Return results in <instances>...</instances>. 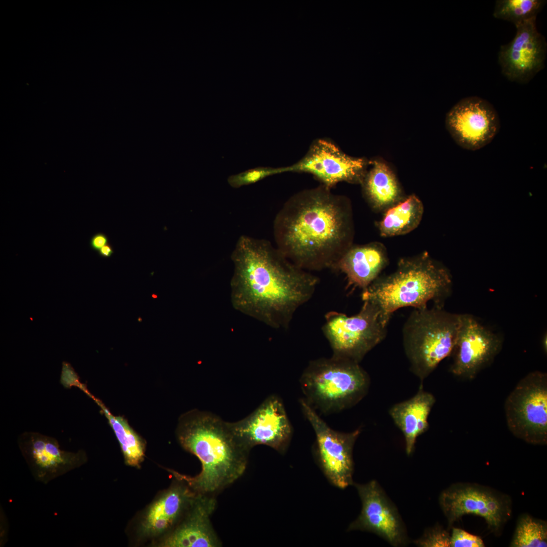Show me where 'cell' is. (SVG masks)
<instances>
[{
    "label": "cell",
    "mask_w": 547,
    "mask_h": 547,
    "mask_svg": "<svg viewBox=\"0 0 547 547\" xmlns=\"http://www.w3.org/2000/svg\"><path fill=\"white\" fill-rule=\"evenodd\" d=\"M233 308L274 328H287L312 296L319 279L264 239L242 235L231 255Z\"/></svg>",
    "instance_id": "6da1fadb"
},
{
    "label": "cell",
    "mask_w": 547,
    "mask_h": 547,
    "mask_svg": "<svg viewBox=\"0 0 547 547\" xmlns=\"http://www.w3.org/2000/svg\"><path fill=\"white\" fill-rule=\"evenodd\" d=\"M322 185L290 198L277 214V248L305 270L335 268L351 247L350 210L345 199Z\"/></svg>",
    "instance_id": "7a4b0ae2"
},
{
    "label": "cell",
    "mask_w": 547,
    "mask_h": 547,
    "mask_svg": "<svg viewBox=\"0 0 547 547\" xmlns=\"http://www.w3.org/2000/svg\"><path fill=\"white\" fill-rule=\"evenodd\" d=\"M176 435L181 447L199 459L202 470L194 477L171 472L196 493L216 496L244 473L249 451L238 441L229 422L219 416L188 411L179 417Z\"/></svg>",
    "instance_id": "3957f363"
},
{
    "label": "cell",
    "mask_w": 547,
    "mask_h": 547,
    "mask_svg": "<svg viewBox=\"0 0 547 547\" xmlns=\"http://www.w3.org/2000/svg\"><path fill=\"white\" fill-rule=\"evenodd\" d=\"M452 284L448 269L425 253L401 260L394 272L377 279L363 290L362 299L375 304L387 325L393 313L400 308H425L431 301L443 306Z\"/></svg>",
    "instance_id": "277c9868"
},
{
    "label": "cell",
    "mask_w": 547,
    "mask_h": 547,
    "mask_svg": "<svg viewBox=\"0 0 547 547\" xmlns=\"http://www.w3.org/2000/svg\"><path fill=\"white\" fill-rule=\"evenodd\" d=\"M460 324V314L443 306L414 308L402 330L404 351L412 373L421 381L451 355Z\"/></svg>",
    "instance_id": "5b68a950"
},
{
    "label": "cell",
    "mask_w": 547,
    "mask_h": 547,
    "mask_svg": "<svg viewBox=\"0 0 547 547\" xmlns=\"http://www.w3.org/2000/svg\"><path fill=\"white\" fill-rule=\"evenodd\" d=\"M300 383L307 404L315 410L328 414L362 400L368 391L370 379L359 363L332 356L311 361Z\"/></svg>",
    "instance_id": "8992f818"
},
{
    "label": "cell",
    "mask_w": 547,
    "mask_h": 547,
    "mask_svg": "<svg viewBox=\"0 0 547 547\" xmlns=\"http://www.w3.org/2000/svg\"><path fill=\"white\" fill-rule=\"evenodd\" d=\"M360 311L348 316L337 311L325 315L323 333L333 357L359 363L385 337L387 325L377 306L365 300Z\"/></svg>",
    "instance_id": "52a82bcc"
},
{
    "label": "cell",
    "mask_w": 547,
    "mask_h": 547,
    "mask_svg": "<svg viewBox=\"0 0 547 547\" xmlns=\"http://www.w3.org/2000/svg\"><path fill=\"white\" fill-rule=\"evenodd\" d=\"M504 412L509 429L533 445L547 443V374L535 371L520 380L507 397Z\"/></svg>",
    "instance_id": "ba28073f"
},
{
    "label": "cell",
    "mask_w": 547,
    "mask_h": 547,
    "mask_svg": "<svg viewBox=\"0 0 547 547\" xmlns=\"http://www.w3.org/2000/svg\"><path fill=\"white\" fill-rule=\"evenodd\" d=\"M440 505L449 528L465 515L483 518L488 529L499 534L512 514V501L506 494L476 483H458L443 491Z\"/></svg>",
    "instance_id": "9c48e42d"
},
{
    "label": "cell",
    "mask_w": 547,
    "mask_h": 547,
    "mask_svg": "<svg viewBox=\"0 0 547 547\" xmlns=\"http://www.w3.org/2000/svg\"><path fill=\"white\" fill-rule=\"evenodd\" d=\"M302 411L316 435L315 455L320 468L329 481L344 489L354 484L353 451L360 431L341 433L330 428L303 399Z\"/></svg>",
    "instance_id": "30bf717a"
},
{
    "label": "cell",
    "mask_w": 547,
    "mask_h": 547,
    "mask_svg": "<svg viewBox=\"0 0 547 547\" xmlns=\"http://www.w3.org/2000/svg\"><path fill=\"white\" fill-rule=\"evenodd\" d=\"M230 427L240 443L250 451L264 445L284 453L293 430L282 400L276 395L267 398L252 413Z\"/></svg>",
    "instance_id": "8fae6325"
},
{
    "label": "cell",
    "mask_w": 547,
    "mask_h": 547,
    "mask_svg": "<svg viewBox=\"0 0 547 547\" xmlns=\"http://www.w3.org/2000/svg\"><path fill=\"white\" fill-rule=\"evenodd\" d=\"M502 339L474 316L460 314V324L451 353V372L457 377L473 379L499 353Z\"/></svg>",
    "instance_id": "7c38bea8"
},
{
    "label": "cell",
    "mask_w": 547,
    "mask_h": 547,
    "mask_svg": "<svg viewBox=\"0 0 547 547\" xmlns=\"http://www.w3.org/2000/svg\"><path fill=\"white\" fill-rule=\"evenodd\" d=\"M445 125L455 142L470 150L490 143L500 126L494 107L476 96L466 97L454 105L446 115Z\"/></svg>",
    "instance_id": "4fadbf2b"
},
{
    "label": "cell",
    "mask_w": 547,
    "mask_h": 547,
    "mask_svg": "<svg viewBox=\"0 0 547 547\" xmlns=\"http://www.w3.org/2000/svg\"><path fill=\"white\" fill-rule=\"evenodd\" d=\"M370 163L345 154L331 141L319 139L301 160L287 168L288 172L311 174L330 188L342 181L362 183Z\"/></svg>",
    "instance_id": "5bb4252c"
},
{
    "label": "cell",
    "mask_w": 547,
    "mask_h": 547,
    "mask_svg": "<svg viewBox=\"0 0 547 547\" xmlns=\"http://www.w3.org/2000/svg\"><path fill=\"white\" fill-rule=\"evenodd\" d=\"M17 442L32 477L44 484L80 467L88 459L84 450H62L55 438L37 432L23 433Z\"/></svg>",
    "instance_id": "9a60e30c"
},
{
    "label": "cell",
    "mask_w": 547,
    "mask_h": 547,
    "mask_svg": "<svg viewBox=\"0 0 547 547\" xmlns=\"http://www.w3.org/2000/svg\"><path fill=\"white\" fill-rule=\"evenodd\" d=\"M355 486L361 500L362 510L348 530L374 533L394 546L406 545L408 539L403 522L395 505L379 484L373 480Z\"/></svg>",
    "instance_id": "2e32d148"
},
{
    "label": "cell",
    "mask_w": 547,
    "mask_h": 547,
    "mask_svg": "<svg viewBox=\"0 0 547 547\" xmlns=\"http://www.w3.org/2000/svg\"><path fill=\"white\" fill-rule=\"evenodd\" d=\"M536 19L516 25L514 38L500 48L499 62L502 73L509 80L526 83L544 66L546 43L537 30Z\"/></svg>",
    "instance_id": "e0dca14e"
},
{
    "label": "cell",
    "mask_w": 547,
    "mask_h": 547,
    "mask_svg": "<svg viewBox=\"0 0 547 547\" xmlns=\"http://www.w3.org/2000/svg\"><path fill=\"white\" fill-rule=\"evenodd\" d=\"M215 496L197 493L181 520L159 544L163 547H218L221 542L211 516L216 507Z\"/></svg>",
    "instance_id": "ac0fdd59"
},
{
    "label": "cell",
    "mask_w": 547,
    "mask_h": 547,
    "mask_svg": "<svg viewBox=\"0 0 547 547\" xmlns=\"http://www.w3.org/2000/svg\"><path fill=\"white\" fill-rule=\"evenodd\" d=\"M173 485L148 507L142 520L140 533L154 537L178 523L197 493L184 481Z\"/></svg>",
    "instance_id": "d6986e66"
},
{
    "label": "cell",
    "mask_w": 547,
    "mask_h": 547,
    "mask_svg": "<svg viewBox=\"0 0 547 547\" xmlns=\"http://www.w3.org/2000/svg\"><path fill=\"white\" fill-rule=\"evenodd\" d=\"M435 402L434 395L421 384L414 396L390 408V416L404 435L407 455L414 451L417 438L428 429V416Z\"/></svg>",
    "instance_id": "ffe728a7"
},
{
    "label": "cell",
    "mask_w": 547,
    "mask_h": 547,
    "mask_svg": "<svg viewBox=\"0 0 547 547\" xmlns=\"http://www.w3.org/2000/svg\"><path fill=\"white\" fill-rule=\"evenodd\" d=\"M387 258L380 245L371 243L351 247L337 263L334 269L343 272L349 285L367 288L385 266Z\"/></svg>",
    "instance_id": "44dd1931"
},
{
    "label": "cell",
    "mask_w": 547,
    "mask_h": 547,
    "mask_svg": "<svg viewBox=\"0 0 547 547\" xmlns=\"http://www.w3.org/2000/svg\"><path fill=\"white\" fill-rule=\"evenodd\" d=\"M370 166L362 182L366 196L374 208H388L396 204L401 197L397 178L383 162L371 161Z\"/></svg>",
    "instance_id": "7402d4cb"
},
{
    "label": "cell",
    "mask_w": 547,
    "mask_h": 547,
    "mask_svg": "<svg viewBox=\"0 0 547 547\" xmlns=\"http://www.w3.org/2000/svg\"><path fill=\"white\" fill-rule=\"evenodd\" d=\"M83 391L98 405L106 418L120 444L125 463L139 467L145 457V443L131 427L126 419L112 414L100 400L85 387Z\"/></svg>",
    "instance_id": "603a6c76"
},
{
    "label": "cell",
    "mask_w": 547,
    "mask_h": 547,
    "mask_svg": "<svg viewBox=\"0 0 547 547\" xmlns=\"http://www.w3.org/2000/svg\"><path fill=\"white\" fill-rule=\"evenodd\" d=\"M423 212L420 200L415 195L410 196L388 208L379 224L381 235L392 237L411 231L419 225Z\"/></svg>",
    "instance_id": "cb8c5ba5"
},
{
    "label": "cell",
    "mask_w": 547,
    "mask_h": 547,
    "mask_svg": "<svg viewBox=\"0 0 547 547\" xmlns=\"http://www.w3.org/2000/svg\"><path fill=\"white\" fill-rule=\"evenodd\" d=\"M547 546L546 522L527 514L520 517L511 541L512 547H542Z\"/></svg>",
    "instance_id": "d4e9b609"
},
{
    "label": "cell",
    "mask_w": 547,
    "mask_h": 547,
    "mask_svg": "<svg viewBox=\"0 0 547 547\" xmlns=\"http://www.w3.org/2000/svg\"><path fill=\"white\" fill-rule=\"evenodd\" d=\"M545 3L541 0H499L496 2L493 16L515 25L536 18Z\"/></svg>",
    "instance_id": "484cf974"
},
{
    "label": "cell",
    "mask_w": 547,
    "mask_h": 547,
    "mask_svg": "<svg viewBox=\"0 0 547 547\" xmlns=\"http://www.w3.org/2000/svg\"><path fill=\"white\" fill-rule=\"evenodd\" d=\"M288 172L287 167L272 168L258 167L232 175L227 179L229 185L235 188L255 183L268 176Z\"/></svg>",
    "instance_id": "4316f807"
},
{
    "label": "cell",
    "mask_w": 547,
    "mask_h": 547,
    "mask_svg": "<svg viewBox=\"0 0 547 547\" xmlns=\"http://www.w3.org/2000/svg\"><path fill=\"white\" fill-rule=\"evenodd\" d=\"M415 544L423 547H450V534L440 525L425 530L423 535L414 541Z\"/></svg>",
    "instance_id": "83f0119b"
},
{
    "label": "cell",
    "mask_w": 547,
    "mask_h": 547,
    "mask_svg": "<svg viewBox=\"0 0 547 547\" xmlns=\"http://www.w3.org/2000/svg\"><path fill=\"white\" fill-rule=\"evenodd\" d=\"M481 537L471 534L460 528L453 527L450 534L451 547H484Z\"/></svg>",
    "instance_id": "f1b7e54d"
},
{
    "label": "cell",
    "mask_w": 547,
    "mask_h": 547,
    "mask_svg": "<svg viewBox=\"0 0 547 547\" xmlns=\"http://www.w3.org/2000/svg\"><path fill=\"white\" fill-rule=\"evenodd\" d=\"M61 381L63 384L66 383L67 386L75 385L79 387L81 384L73 368L66 362H63L62 364Z\"/></svg>",
    "instance_id": "f546056e"
},
{
    "label": "cell",
    "mask_w": 547,
    "mask_h": 547,
    "mask_svg": "<svg viewBox=\"0 0 547 547\" xmlns=\"http://www.w3.org/2000/svg\"><path fill=\"white\" fill-rule=\"evenodd\" d=\"M107 244H108V239L105 234L102 232L96 233L90 240L91 248L96 251H98Z\"/></svg>",
    "instance_id": "4dcf8cb0"
},
{
    "label": "cell",
    "mask_w": 547,
    "mask_h": 547,
    "mask_svg": "<svg viewBox=\"0 0 547 547\" xmlns=\"http://www.w3.org/2000/svg\"><path fill=\"white\" fill-rule=\"evenodd\" d=\"M98 253L101 257L109 258L113 254L114 250L112 246L107 244L100 249Z\"/></svg>",
    "instance_id": "1f68e13d"
},
{
    "label": "cell",
    "mask_w": 547,
    "mask_h": 547,
    "mask_svg": "<svg viewBox=\"0 0 547 547\" xmlns=\"http://www.w3.org/2000/svg\"><path fill=\"white\" fill-rule=\"evenodd\" d=\"M542 346L544 352L546 353L547 350V335L546 333H544L542 338Z\"/></svg>",
    "instance_id": "d6a6232c"
}]
</instances>
